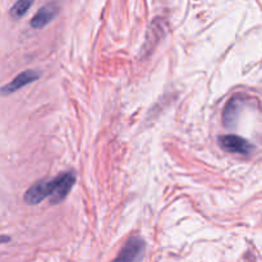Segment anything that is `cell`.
<instances>
[{
  "instance_id": "cell-7",
  "label": "cell",
  "mask_w": 262,
  "mask_h": 262,
  "mask_svg": "<svg viewBox=\"0 0 262 262\" xmlns=\"http://www.w3.org/2000/svg\"><path fill=\"white\" fill-rule=\"evenodd\" d=\"M32 5V0H18V2L10 8V15H12V18H14V19H18V18L23 17Z\"/></svg>"
},
{
  "instance_id": "cell-4",
  "label": "cell",
  "mask_w": 262,
  "mask_h": 262,
  "mask_svg": "<svg viewBox=\"0 0 262 262\" xmlns=\"http://www.w3.org/2000/svg\"><path fill=\"white\" fill-rule=\"evenodd\" d=\"M38 77H40V73H38L37 71H35V69H28V71L22 72V73L18 74L17 77H14L9 83L3 86L2 94L3 95L13 94V92L18 91V90L22 89V87L35 82Z\"/></svg>"
},
{
  "instance_id": "cell-1",
  "label": "cell",
  "mask_w": 262,
  "mask_h": 262,
  "mask_svg": "<svg viewBox=\"0 0 262 262\" xmlns=\"http://www.w3.org/2000/svg\"><path fill=\"white\" fill-rule=\"evenodd\" d=\"M76 173L66 171L50 181H40L31 186L25 193V202L27 205H38L45 200H50L56 205L63 201L76 183Z\"/></svg>"
},
{
  "instance_id": "cell-2",
  "label": "cell",
  "mask_w": 262,
  "mask_h": 262,
  "mask_svg": "<svg viewBox=\"0 0 262 262\" xmlns=\"http://www.w3.org/2000/svg\"><path fill=\"white\" fill-rule=\"evenodd\" d=\"M145 248V241L138 235H132L113 262H141Z\"/></svg>"
},
{
  "instance_id": "cell-3",
  "label": "cell",
  "mask_w": 262,
  "mask_h": 262,
  "mask_svg": "<svg viewBox=\"0 0 262 262\" xmlns=\"http://www.w3.org/2000/svg\"><path fill=\"white\" fill-rule=\"evenodd\" d=\"M219 145L224 151L239 155H250L253 146L246 138L235 135H224L219 137Z\"/></svg>"
},
{
  "instance_id": "cell-5",
  "label": "cell",
  "mask_w": 262,
  "mask_h": 262,
  "mask_svg": "<svg viewBox=\"0 0 262 262\" xmlns=\"http://www.w3.org/2000/svg\"><path fill=\"white\" fill-rule=\"evenodd\" d=\"M58 13L59 7L55 3H49V4L43 5L33 15L32 19H31V27L35 28V30H40V28L46 27L58 15Z\"/></svg>"
},
{
  "instance_id": "cell-6",
  "label": "cell",
  "mask_w": 262,
  "mask_h": 262,
  "mask_svg": "<svg viewBox=\"0 0 262 262\" xmlns=\"http://www.w3.org/2000/svg\"><path fill=\"white\" fill-rule=\"evenodd\" d=\"M243 96L241 95H235L232 99L228 101L227 106L224 107V113H223V123L225 127L230 128L235 123L241 114V107L243 105Z\"/></svg>"
}]
</instances>
